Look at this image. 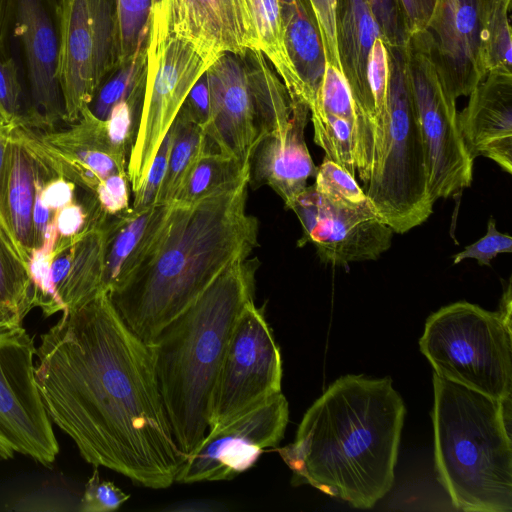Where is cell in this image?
<instances>
[{
  "instance_id": "6da1fadb",
  "label": "cell",
  "mask_w": 512,
  "mask_h": 512,
  "mask_svg": "<svg viewBox=\"0 0 512 512\" xmlns=\"http://www.w3.org/2000/svg\"><path fill=\"white\" fill-rule=\"evenodd\" d=\"M35 379L51 419L82 458L151 489L186 460L159 391L150 348L108 292L62 312L40 337Z\"/></svg>"
},
{
  "instance_id": "7a4b0ae2",
  "label": "cell",
  "mask_w": 512,
  "mask_h": 512,
  "mask_svg": "<svg viewBox=\"0 0 512 512\" xmlns=\"http://www.w3.org/2000/svg\"><path fill=\"white\" fill-rule=\"evenodd\" d=\"M405 413L389 377H340L306 411L294 442L277 449L292 485L372 508L393 485Z\"/></svg>"
},
{
  "instance_id": "3957f363",
  "label": "cell",
  "mask_w": 512,
  "mask_h": 512,
  "mask_svg": "<svg viewBox=\"0 0 512 512\" xmlns=\"http://www.w3.org/2000/svg\"><path fill=\"white\" fill-rule=\"evenodd\" d=\"M250 175L190 204L171 203L145 260L109 293L127 326L149 343L231 264L259 246V222L247 213Z\"/></svg>"
},
{
  "instance_id": "277c9868",
  "label": "cell",
  "mask_w": 512,
  "mask_h": 512,
  "mask_svg": "<svg viewBox=\"0 0 512 512\" xmlns=\"http://www.w3.org/2000/svg\"><path fill=\"white\" fill-rule=\"evenodd\" d=\"M257 258L228 266L148 344L173 437L190 454L209 431L224 354L242 309L253 300Z\"/></svg>"
},
{
  "instance_id": "5b68a950",
  "label": "cell",
  "mask_w": 512,
  "mask_h": 512,
  "mask_svg": "<svg viewBox=\"0 0 512 512\" xmlns=\"http://www.w3.org/2000/svg\"><path fill=\"white\" fill-rule=\"evenodd\" d=\"M435 465L455 507L512 511L511 399L433 374Z\"/></svg>"
},
{
  "instance_id": "8992f818",
  "label": "cell",
  "mask_w": 512,
  "mask_h": 512,
  "mask_svg": "<svg viewBox=\"0 0 512 512\" xmlns=\"http://www.w3.org/2000/svg\"><path fill=\"white\" fill-rule=\"evenodd\" d=\"M211 149L250 164L268 135L284 130L292 114L286 86L258 49L224 52L206 70Z\"/></svg>"
},
{
  "instance_id": "52a82bcc",
  "label": "cell",
  "mask_w": 512,
  "mask_h": 512,
  "mask_svg": "<svg viewBox=\"0 0 512 512\" xmlns=\"http://www.w3.org/2000/svg\"><path fill=\"white\" fill-rule=\"evenodd\" d=\"M420 350L434 373L496 400L511 399V280L498 312L459 301L425 323Z\"/></svg>"
},
{
  "instance_id": "ba28073f",
  "label": "cell",
  "mask_w": 512,
  "mask_h": 512,
  "mask_svg": "<svg viewBox=\"0 0 512 512\" xmlns=\"http://www.w3.org/2000/svg\"><path fill=\"white\" fill-rule=\"evenodd\" d=\"M387 52L385 133L364 192L377 216L394 232L405 233L428 219L434 202L404 48L387 47Z\"/></svg>"
},
{
  "instance_id": "9c48e42d",
  "label": "cell",
  "mask_w": 512,
  "mask_h": 512,
  "mask_svg": "<svg viewBox=\"0 0 512 512\" xmlns=\"http://www.w3.org/2000/svg\"><path fill=\"white\" fill-rule=\"evenodd\" d=\"M145 90L137 134L127 162L133 193L142 186L154 156L188 93L209 67L195 46L175 34L151 7Z\"/></svg>"
},
{
  "instance_id": "30bf717a",
  "label": "cell",
  "mask_w": 512,
  "mask_h": 512,
  "mask_svg": "<svg viewBox=\"0 0 512 512\" xmlns=\"http://www.w3.org/2000/svg\"><path fill=\"white\" fill-rule=\"evenodd\" d=\"M404 53L425 150L428 190L435 203L470 186L474 159L458 126L456 102L444 90L429 31L410 34Z\"/></svg>"
},
{
  "instance_id": "8fae6325",
  "label": "cell",
  "mask_w": 512,
  "mask_h": 512,
  "mask_svg": "<svg viewBox=\"0 0 512 512\" xmlns=\"http://www.w3.org/2000/svg\"><path fill=\"white\" fill-rule=\"evenodd\" d=\"M118 66L116 0H60L57 77L66 123L79 119Z\"/></svg>"
},
{
  "instance_id": "7c38bea8",
  "label": "cell",
  "mask_w": 512,
  "mask_h": 512,
  "mask_svg": "<svg viewBox=\"0 0 512 512\" xmlns=\"http://www.w3.org/2000/svg\"><path fill=\"white\" fill-rule=\"evenodd\" d=\"M35 356L23 326L0 330V460L21 454L50 467L59 444L36 383Z\"/></svg>"
},
{
  "instance_id": "4fadbf2b",
  "label": "cell",
  "mask_w": 512,
  "mask_h": 512,
  "mask_svg": "<svg viewBox=\"0 0 512 512\" xmlns=\"http://www.w3.org/2000/svg\"><path fill=\"white\" fill-rule=\"evenodd\" d=\"M282 358L254 299L232 330L214 389L210 427L215 429L281 392Z\"/></svg>"
},
{
  "instance_id": "5bb4252c",
  "label": "cell",
  "mask_w": 512,
  "mask_h": 512,
  "mask_svg": "<svg viewBox=\"0 0 512 512\" xmlns=\"http://www.w3.org/2000/svg\"><path fill=\"white\" fill-rule=\"evenodd\" d=\"M289 408L280 392L209 430L181 466L175 482L230 480L251 468L267 448L284 436Z\"/></svg>"
},
{
  "instance_id": "9a60e30c",
  "label": "cell",
  "mask_w": 512,
  "mask_h": 512,
  "mask_svg": "<svg viewBox=\"0 0 512 512\" xmlns=\"http://www.w3.org/2000/svg\"><path fill=\"white\" fill-rule=\"evenodd\" d=\"M291 210L302 225L297 245L312 243L321 261L333 266L376 260L392 243L394 231L374 212L370 203L351 207L336 203L307 186Z\"/></svg>"
},
{
  "instance_id": "2e32d148",
  "label": "cell",
  "mask_w": 512,
  "mask_h": 512,
  "mask_svg": "<svg viewBox=\"0 0 512 512\" xmlns=\"http://www.w3.org/2000/svg\"><path fill=\"white\" fill-rule=\"evenodd\" d=\"M60 0H14L15 35L21 45L30 104L24 125L39 132L64 121L57 77Z\"/></svg>"
},
{
  "instance_id": "e0dca14e",
  "label": "cell",
  "mask_w": 512,
  "mask_h": 512,
  "mask_svg": "<svg viewBox=\"0 0 512 512\" xmlns=\"http://www.w3.org/2000/svg\"><path fill=\"white\" fill-rule=\"evenodd\" d=\"M488 0H439L428 26L446 94L456 102L486 77L483 24Z\"/></svg>"
},
{
  "instance_id": "ac0fdd59",
  "label": "cell",
  "mask_w": 512,
  "mask_h": 512,
  "mask_svg": "<svg viewBox=\"0 0 512 512\" xmlns=\"http://www.w3.org/2000/svg\"><path fill=\"white\" fill-rule=\"evenodd\" d=\"M152 7L209 66L224 52L259 50L250 0H152Z\"/></svg>"
},
{
  "instance_id": "d6986e66",
  "label": "cell",
  "mask_w": 512,
  "mask_h": 512,
  "mask_svg": "<svg viewBox=\"0 0 512 512\" xmlns=\"http://www.w3.org/2000/svg\"><path fill=\"white\" fill-rule=\"evenodd\" d=\"M38 134L55 172L88 194L110 175L127 172L128 159L113 150L104 120L89 106L67 128Z\"/></svg>"
},
{
  "instance_id": "ffe728a7",
  "label": "cell",
  "mask_w": 512,
  "mask_h": 512,
  "mask_svg": "<svg viewBox=\"0 0 512 512\" xmlns=\"http://www.w3.org/2000/svg\"><path fill=\"white\" fill-rule=\"evenodd\" d=\"M470 156L487 157L512 173V74L490 72L457 115Z\"/></svg>"
},
{
  "instance_id": "44dd1931",
  "label": "cell",
  "mask_w": 512,
  "mask_h": 512,
  "mask_svg": "<svg viewBox=\"0 0 512 512\" xmlns=\"http://www.w3.org/2000/svg\"><path fill=\"white\" fill-rule=\"evenodd\" d=\"M308 115L306 104L292 101L288 126L265 137L250 161L249 186H269L288 209L317 172L304 137Z\"/></svg>"
},
{
  "instance_id": "7402d4cb",
  "label": "cell",
  "mask_w": 512,
  "mask_h": 512,
  "mask_svg": "<svg viewBox=\"0 0 512 512\" xmlns=\"http://www.w3.org/2000/svg\"><path fill=\"white\" fill-rule=\"evenodd\" d=\"M43 165L38 133L14 123L6 147L2 209L17 241L29 257L33 250V209L36 182Z\"/></svg>"
},
{
  "instance_id": "603a6c76",
  "label": "cell",
  "mask_w": 512,
  "mask_h": 512,
  "mask_svg": "<svg viewBox=\"0 0 512 512\" xmlns=\"http://www.w3.org/2000/svg\"><path fill=\"white\" fill-rule=\"evenodd\" d=\"M171 204H155L108 218L105 224L104 291L118 289L145 260L161 235Z\"/></svg>"
},
{
  "instance_id": "cb8c5ba5",
  "label": "cell",
  "mask_w": 512,
  "mask_h": 512,
  "mask_svg": "<svg viewBox=\"0 0 512 512\" xmlns=\"http://www.w3.org/2000/svg\"><path fill=\"white\" fill-rule=\"evenodd\" d=\"M108 218L92 199L88 224L77 236L68 273L57 294L60 312L80 306L104 291L105 224Z\"/></svg>"
},
{
  "instance_id": "d4e9b609",
  "label": "cell",
  "mask_w": 512,
  "mask_h": 512,
  "mask_svg": "<svg viewBox=\"0 0 512 512\" xmlns=\"http://www.w3.org/2000/svg\"><path fill=\"white\" fill-rule=\"evenodd\" d=\"M287 53L312 105L321 86L326 57L314 16L305 0H279Z\"/></svg>"
},
{
  "instance_id": "484cf974",
  "label": "cell",
  "mask_w": 512,
  "mask_h": 512,
  "mask_svg": "<svg viewBox=\"0 0 512 512\" xmlns=\"http://www.w3.org/2000/svg\"><path fill=\"white\" fill-rule=\"evenodd\" d=\"M259 50L287 88L292 101H304L303 88L286 50L279 0H250Z\"/></svg>"
},
{
  "instance_id": "4316f807",
  "label": "cell",
  "mask_w": 512,
  "mask_h": 512,
  "mask_svg": "<svg viewBox=\"0 0 512 512\" xmlns=\"http://www.w3.org/2000/svg\"><path fill=\"white\" fill-rule=\"evenodd\" d=\"M168 171L160 204H171L197 161L212 150L203 127L178 112L171 128Z\"/></svg>"
},
{
  "instance_id": "83f0119b",
  "label": "cell",
  "mask_w": 512,
  "mask_h": 512,
  "mask_svg": "<svg viewBox=\"0 0 512 512\" xmlns=\"http://www.w3.org/2000/svg\"><path fill=\"white\" fill-rule=\"evenodd\" d=\"M250 175V164L208 150L194 165L172 203L190 204L237 185Z\"/></svg>"
},
{
  "instance_id": "f1b7e54d",
  "label": "cell",
  "mask_w": 512,
  "mask_h": 512,
  "mask_svg": "<svg viewBox=\"0 0 512 512\" xmlns=\"http://www.w3.org/2000/svg\"><path fill=\"white\" fill-rule=\"evenodd\" d=\"M35 308L29 267L0 239V330L21 327Z\"/></svg>"
},
{
  "instance_id": "f546056e",
  "label": "cell",
  "mask_w": 512,
  "mask_h": 512,
  "mask_svg": "<svg viewBox=\"0 0 512 512\" xmlns=\"http://www.w3.org/2000/svg\"><path fill=\"white\" fill-rule=\"evenodd\" d=\"M511 0H488L483 24L484 62L490 72L512 74Z\"/></svg>"
},
{
  "instance_id": "4dcf8cb0",
  "label": "cell",
  "mask_w": 512,
  "mask_h": 512,
  "mask_svg": "<svg viewBox=\"0 0 512 512\" xmlns=\"http://www.w3.org/2000/svg\"><path fill=\"white\" fill-rule=\"evenodd\" d=\"M314 141L325 156L355 177L356 126L353 122L330 114L310 112Z\"/></svg>"
},
{
  "instance_id": "1f68e13d",
  "label": "cell",
  "mask_w": 512,
  "mask_h": 512,
  "mask_svg": "<svg viewBox=\"0 0 512 512\" xmlns=\"http://www.w3.org/2000/svg\"><path fill=\"white\" fill-rule=\"evenodd\" d=\"M147 45L128 62L119 65L99 87L89 108L104 120L119 101L145 82Z\"/></svg>"
},
{
  "instance_id": "d6a6232c",
  "label": "cell",
  "mask_w": 512,
  "mask_h": 512,
  "mask_svg": "<svg viewBox=\"0 0 512 512\" xmlns=\"http://www.w3.org/2000/svg\"><path fill=\"white\" fill-rule=\"evenodd\" d=\"M152 0H116L119 65L131 60L147 45Z\"/></svg>"
},
{
  "instance_id": "836d02e7",
  "label": "cell",
  "mask_w": 512,
  "mask_h": 512,
  "mask_svg": "<svg viewBox=\"0 0 512 512\" xmlns=\"http://www.w3.org/2000/svg\"><path fill=\"white\" fill-rule=\"evenodd\" d=\"M144 90L145 82L114 105L104 119V128L111 147L127 159L140 122Z\"/></svg>"
},
{
  "instance_id": "e575fe53",
  "label": "cell",
  "mask_w": 512,
  "mask_h": 512,
  "mask_svg": "<svg viewBox=\"0 0 512 512\" xmlns=\"http://www.w3.org/2000/svg\"><path fill=\"white\" fill-rule=\"evenodd\" d=\"M315 178L316 190L331 201L351 207L370 203L355 177L326 156L317 167Z\"/></svg>"
},
{
  "instance_id": "d590c367",
  "label": "cell",
  "mask_w": 512,
  "mask_h": 512,
  "mask_svg": "<svg viewBox=\"0 0 512 512\" xmlns=\"http://www.w3.org/2000/svg\"><path fill=\"white\" fill-rule=\"evenodd\" d=\"M310 112L330 114L347 119L356 126V114L346 79L340 69L326 62L321 86Z\"/></svg>"
},
{
  "instance_id": "8d00e7d4",
  "label": "cell",
  "mask_w": 512,
  "mask_h": 512,
  "mask_svg": "<svg viewBox=\"0 0 512 512\" xmlns=\"http://www.w3.org/2000/svg\"><path fill=\"white\" fill-rule=\"evenodd\" d=\"M388 52L382 37H378L370 52L368 61V81L376 111V116L384 139L387 92H388ZM383 142V141H382ZM382 146V145H381ZM380 152V151H379Z\"/></svg>"
},
{
  "instance_id": "74e56055",
  "label": "cell",
  "mask_w": 512,
  "mask_h": 512,
  "mask_svg": "<svg viewBox=\"0 0 512 512\" xmlns=\"http://www.w3.org/2000/svg\"><path fill=\"white\" fill-rule=\"evenodd\" d=\"M0 46V111L10 123L23 124V92L17 65Z\"/></svg>"
},
{
  "instance_id": "f35d334b",
  "label": "cell",
  "mask_w": 512,
  "mask_h": 512,
  "mask_svg": "<svg viewBox=\"0 0 512 512\" xmlns=\"http://www.w3.org/2000/svg\"><path fill=\"white\" fill-rule=\"evenodd\" d=\"M388 48H404L409 37L400 0H366Z\"/></svg>"
},
{
  "instance_id": "ab89813d",
  "label": "cell",
  "mask_w": 512,
  "mask_h": 512,
  "mask_svg": "<svg viewBox=\"0 0 512 512\" xmlns=\"http://www.w3.org/2000/svg\"><path fill=\"white\" fill-rule=\"evenodd\" d=\"M171 139V132L169 130L154 156L142 186L134 193L132 208L140 209L160 204V195L168 171Z\"/></svg>"
},
{
  "instance_id": "60d3db41",
  "label": "cell",
  "mask_w": 512,
  "mask_h": 512,
  "mask_svg": "<svg viewBox=\"0 0 512 512\" xmlns=\"http://www.w3.org/2000/svg\"><path fill=\"white\" fill-rule=\"evenodd\" d=\"M113 482L102 480L96 469L85 484L79 510L82 512H110L117 510L128 499Z\"/></svg>"
},
{
  "instance_id": "b9f144b4",
  "label": "cell",
  "mask_w": 512,
  "mask_h": 512,
  "mask_svg": "<svg viewBox=\"0 0 512 512\" xmlns=\"http://www.w3.org/2000/svg\"><path fill=\"white\" fill-rule=\"evenodd\" d=\"M512 252V238L499 232L496 222L491 217L487 224L486 234L463 251L452 256L453 263L458 264L466 259H474L479 265L490 266L493 258L503 253Z\"/></svg>"
},
{
  "instance_id": "7bdbcfd3",
  "label": "cell",
  "mask_w": 512,
  "mask_h": 512,
  "mask_svg": "<svg viewBox=\"0 0 512 512\" xmlns=\"http://www.w3.org/2000/svg\"><path fill=\"white\" fill-rule=\"evenodd\" d=\"M91 195L100 210L109 217L129 210L130 182L127 172L110 175L99 183Z\"/></svg>"
},
{
  "instance_id": "ee69618b",
  "label": "cell",
  "mask_w": 512,
  "mask_h": 512,
  "mask_svg": "<svg viewBox=\"0 0 512 512\" xmlns=\"http://www.w3.org/2000/svg\"><path fill=\"white\" fill-rule=\"evenodd\" d=\"M179 112L205 130L210 119V96L206 71L191 88Z\"/></svg>"
},
{
  "instance_id": "f6af8a7d",
  "label": "cell",
  "mask_w": 512,
  "mask_h": 512,
  "mask_svg": "<svg viewBox=\"0 0 512 512\" xmlns=\"http://www.w3.org/2000/svg\"><path fill=\"white\" fill-rule=\"evenodd\" d=\"M89 207L87 200L79 203L76 199L59 210L54 216L58 237H73L81 233L87 226Z\"/></svg>"
},
{
  "instance_id": "bcb514c9",
  "label": "cell",
  "mask_w": 512,
  "mask_h": 512,
  "mask_svg": "<svg viewBox=\"0 0 512 512\" xmlns=\"http://www.w3.org/2000/svg\"><path fill=\"white\" fill-rule=\"evenodd\" d=\"M407 31H426L439 0H400Z\"/></svg>"
},
{
  "instance_id": "7dc6e473",
  "label": "cell",
  "mask_w": 512,
  "mask_h": 512,
  "mask_svg": "<svg viewBox=\"0 0 512 512\" xmlns=\"http://www.w3.org/2000/svg\"><path fill=\"white\" fill-rule=\"evenodd\" d=\"M170 512H219L227 507L218 501L208 499H189L179 501L162 509Z\"/></svg>"
},
{
  "instance_id": "c3c4849f",
  "label": "cell",
  "mask_w": 512,
  "mask_h": 512,
  "mask_svg": "<svg viewBox=\"0 0 512 512\" xmlns=\"http://www.w3.org/2000/svg\"><path fill=\"white\" fill-rule=\"evenodd\" d=\"M0 239L5 243L9 250L20 258L27 265L29 264V257L23 250L15 235L13 234L8 222L0 212ZM29 267V266H28Z\"/></svg>"
},
{
  "instance_id": "681fc988",
  "label": "cell",
  "mask_w": 512,
  "mask_h": 512,
  "mask_svg": "<svg viewBox=\"0 0 512 512\" xmlns=\"http://www.w3.org/2000/svg\"><path fill=\"white\" fill-rule=\"evenodd\" d=\"M14 0H0V46L4 47L8 27L13 14Z\"/></svg>"
},
{
  "instance_id": "f907efd6",
  "label": "cell",
  "mask_w": 512,
  "mask_h": 512,
  "mask_svg": "<svg viewBox=\"0 0 512 512\" xmlns=\"http://www.w3.org/2000/svg\"><path fill=\"white\" fill-rule=\"evenodd\" d=\"M14 123H9L3 126H0V212L3 214L2 209V181H3V173H4V163H5V154L6 147L9 139V134L11 127ZM7 221V220H6Z\"/></svg>"
},
{
  "instance_id": "816d5d0a",
  "label": "cell",
  "mask_w": 512,
  "mask_h": 512,
  "mask_svg": "<svg viewBox=\"0 0 512 512\" xmlns=\"http://www.w3.org/2000/svg\"><path fill=\"white\" fill-rule=\"evenodd\" d=\"M10 122L7 120V118L4 116V114L0 111V126L9 124Z\"/></svg>"
}]
</instances>
